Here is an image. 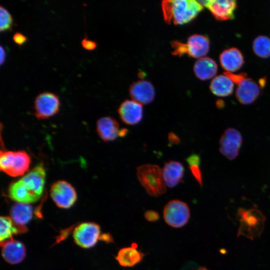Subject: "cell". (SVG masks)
Masks as SVG:
<instances>
[{
  "label": "cell",
  "mask_w": 270,
  "mask_h": 270,
  "mask_svg": "<svg viewBox=\"0 0 270 270\" xmlns=\"http://www.w3.org/2000/svg\"><path fill=\"white\" fill-rule=\"evenodd\" d=\"M33 207L29 204L17 202L10 208V214L14 222L18 225L25 226L32 219Z\"/></svg>",
  "instance_id": "obj_22"
},
{
  "label": "cell",
  "mask_w": 270,
  "mask_h": 270,
  "mask_svg": "<svg viewBox=\"0 0 270 270\" xmlns=\"http://www.w3.org/2000/svg\"><path fill=\"white\" fill-rule=\"evenodd\" d=\"M238 216L240 222L238 236H242L250 239L260 236L263 232L266 218L256 208H239Z\"/></svg>",
  "instance_id": "obj_4"
},
{
  "label": "cell",
  "mask_w": 270,
  "mask_h": 270,
  "mask_svg": "<svg viewBox=\"0 0 270 270\" xmlns=\"http://www.w3.org/2000/svg\"><path fill=\"white\" fill-rule=\"evenodd\" d=\"M14 42L18 44L21 46L27 41L26 36L20 32H16L12 36Z\"/></svg>",
  "instance_id": "obj_30"
},
{
  "label": "cell",
  "mask_w": 270,
  "mask_h": 270,
  "mask_svg": "<svg viewBox=\"0 0 270 270\" xmlns=\"http://www.w3.org/2000/svg\"><path fill=\"white\" fill-rule=\"evenodd\" d=\"M184 168L180 162L170 160L164 163L162 172L166 185L169 188H173L182 180Z\"/></svg>",
  "instance_id": "obj_18"
},
{
  "label": "cell",
  "mask_w": 270,
  "mask_h": 270,
  "mask_svg": "<svg viewBox=\"0 0 270 270\" xmlns=\"http://www.w3.org/2000/svg\"><path fill=\"white\" fill-rule=\"evenodd\" d=\"M128 130L126 128H121L119 132V136L120 137H124L128 133Z\"/></svg>",
  "instance_id": "obj_34"
},
{
  "label": "cell",
  "mask_w": 270,
  "mask_h": 270,
  "mask_svg": "<svg viewBox=\"0 0 270 270\" xmlns=\"http://www.w3.org/2000/svg\"><path fill=\"white\" fill-rule=\"evenodd\" d=\"M100 240H104L107 243L113 242L112 237L109 233L103 234L100 235Z\"/></svg>",
  "instance_id": "obj_32"
},
{
  "label": "cell",
  "mask_w": 270,
  "mask_h": 270,
  "mask_svg": "<svg viewBox=\"0 0 270 270\" xmlns=\"http://www.w3.org/2000/svg\"><path fill=\"white\" fill-rule=\"evenodd\" d=\"M100 226L93 222H84L78 225L73 232L75 243L81 248L93 247L100 239Z\"/></svg>",
  "instance_id": "obj_10"
},
{
  "label": "cell",
  "mask_w": 270,
  "mask_h": 270,
  "mask_svg": "<svg viewBox=\"0 0 270 270\" xmlns=\"http://www.w3.org/2000/svg\"><path fill=\"white\" fill-rule=\"evenodd\" d=\"M168 144L172 145L178 144L180 142L179 137L174 132H170L168 134Z\"/></svg>",
  "instance_id": "obj_31"
},
{
  "label": "cell",
  "mask_w": 270,
  "mask_h": 270,
  "mask_svg": "<svg viewBox=\"0 0 270 270\" xmlns=\"http://www.w3.org/2000/svg\"><path fill=\"white\" fill-rule=\"evenodd\" d=\"M252 49L255 54L262 58L270 57V38L266 36H259L254 40Z\"/></svg>",
  "instance_id": "obj_25"
},
{
  "label": "cell",
  "mask_w": 270,
  "mask_h": 270,
  "mask_svg": "<svg viewBox=\"0 0 270 270\" xmlns=\"http://www.w3.org/2000/svg\"><path fill=\"white\" fill-rule=\"evenodd\" d=\"M172 54L179 56L187 54L194 58H201L208 52L210 46L208 38L200 34L190 36L186 43L174 40L171 44Z\"/></svg>",
  "instance_id": "obj_6"
},
{
  "label": "cell",
  "mask_w": 270,
  "mask_h": 270,
  "mask_svg": "<svg viewBox=\"0 0 270 270\" xmlns=\"http://www.w3.org/2000/svg\"><path fill=\"white\" fill-rule=\"evenodd\" d=\"M81 45L84 48L91 50L95 49L97 47L98 44L96 41L85 37L82 40Z\"/></svg>",
  "instance_id": "obj_28"
},
{
  "label": "cell",
  "mask_w": 270,
  "mask_h": 270,
  "mask_svg": "<svg viewBox=\"0 0 270 270\" xmlns=\"http://www.w3.org/2000/svg\"><path fill=\"white\" fill-rule=\"evenodd\" d=\"M144 73L143 72H139L138 77L140 78H144Z\"/></svg>",
  "instance_id": "obj_35"
},
{
  "label": "cell",
  "mask_w": 270,
  "mask_h": 270,
  "mask_svg": "<svg viewBox=\"0 0 270 270\" xmlns=\"http://www.w3.org/2000/svg\"><path fill=\"white\" fill-rule=\"evenodd\" d=\"M0 32L12 30L13 25L12 16L3 6H0Z\"/></svg>",
  "instance_id": "obj_27"
},
{
  "label": "cell",
  "mask_w": 270,
  "mask_h": 270,
  "mask_svg": "<svg viewBox=\"0 0 270 270\" xmlns=\"http://www.w3.org/2000/svg\"><path fill=\"white\" fill-rule=\"evenodd\" d=\"M220 62L222 68L228 72L238 70L244 64L241 52L236 48L224 50L220 56Z\"/></svg>",
  "instance_id": "obj_19"
},
{
  "label": "cell",
  "mask_w": 270,
  "mask_h": 270,
  "mask_svg": "<svg viewBox=\"0 0 270 270\" xmlns=\"http://www.w3.org/2000/svg\"><path fill=\"white\" fill-rule=\"evenodd\" d=\"M2 256L4 260L12 264L22 262L26 256V248L21 242L12 238L1 242Z\"/></svg>",
  "instance_id": "obj_15"
},
{
  "label": "cell",
  "mask_w": 270,
  "mask_h": 270,
  "mask_svg": "<svg viewBox=\"0 0 270 270\" xmlns=\"http://www.w3.org/2000/svg\"><path fill=\"white\" fill-rule=\"evenodd\" d=\"M60 102L58 96L50 92L40 93L34 101V114L39 120L48 118L56 114L59 110Z\"/></svg>",
  "instance_id": "obj_9"
},
{
  "label": "cell",
  "mask_w": 270,
  "mask_h": 270,
  "mask_svg": "<svg viewBox=\"0 0 270 270\" xmlns=\"http://www.w3.org/2000/svg\"><path fill=\"white\" fill-rule=\"evenodd\" d=\"M242 141V136L238 130L228 128L220 139V150L228 158L234 160L238 155Z\"/></svg>",
  "instance_id": "obj_12"
},
{
  "label": "cell",
  "mask_w": 270,
  "mask_h": 270,
  "mask_svg": "<svg viewBox=\"0 0 270 270\" xmlns=\"http://www.w3.org/2000/svg\"><path fill=\"white\" fill-rule=\"evenodd\" d=\"M234 84L232 81L224 74L218 75L211 81L210 88L212 92L216 96H226L232 92Z\"/></svg>",
  "instance_id": "obj_24"
},
{
  "label": "cell",
  "mask_w": 270,
  "mask_h": 270,
  "mask_svg": "<svg viewBox=\"0 0 270 270\" xmlns=\"http://www.w3.org/2000/svg\"><path fill=\"white\" fill-rule=\"evenodd\" d=\"M163 217L167 224L174 228L184 226L190 218V210L188 204L180 200L169 201L163 210Z\"/></svg>",
  "instance_id": "obj_7"
},
{
  "label": "cell",
  "mask_w": 270,
  "mask_h": 270,
  "mask_svg": "<svg viewBox=\"0 0 270 270\" xmlns=\"http://www.w3.org/2000/svg\"><path fill=\"white\" fill-rule=\"evenodd\" d=\"M217 71L216 63L210 57L204 56L198 59L194 66V72L196 76L202 80L213 78Z\"/></svg>",
  "instance_id": "obj_21"
},
{
  "label": "cell",
  "mask_w": 270,
  "mask_h": 270,
  "mask_svg": "<svg viewBox=\"0 0 270 270\" xmlns=\"http://www.w3.org/2000/svg\"><path fill=\"white\" fill-rule=\"evenodd\" d=\"M208 270V269H206V268H199V269H198V270Z\"/></svg>",
  "instance_id": "obj_36"
},
{
  "label": "cell",
  "mask_w": 270,
  "mask_h": 270,
  "mask_svg": "<svg viewBox=\"0 0 270 270\" xmlns=\"http://www.w3.org/2000/svg\"><path fill=\"white\" fill-rule=\"evenodd\" d=\"M120 124L114 118L110 116H103L96 122V132L99 137L104 142L114 140L119 136Z\"/></svg>",
  "instance_id": "obj_17"
},
{
  "label": "cell",
  "mask_w": 270,
  "mask_h": 270,
  "mask_svg": "<svg viewBox=\"0 0 270 270\" xmlns=\"http://www.w3.org/2000/svg\"><path fill=\"white\" fill-rule=\"evenodd\" d=\"M50 196L56 206L62 208L72 207L77 200V193L74 188L68 182L58 180L51 186Z\"/></svg>",
  "instance_id": "obj_8"
},
{
  "label": "cell",
  "mask_w": 270,
  "mask_h": 270,
  "mask_svg": "<svg viewBox=\"0 0 270 270\" xmlns=\"http://www.w3.org/2000/svg\"><path fill=\"white\" fill-rule=\"evenodd\" d=\"M236 84V96L242 104H249L252 103L260 94V86L247 76L240 80Z\"/></svg>",
  "instance_id": "obj_14"
},
{
  "label": "cell",
  "mask_w": 270,
  "mask_h": 270,
  "mask_svg": "<svg viewBox=\"0 0 270 270\" xmlns=\"http://www.w3.org/2000/svg\"><path fill=\"white\" fill-rule=\"evenodd\" d=\"M0 228V240L2 242L12 238L14 234L26 232L28 230L26 226H21L16 224L11 217L1 216Z\"/></svg>",
  "instance_id": "obj_23"
},
{
  "label": "cell",
  "mask_w": 270,
  "mask_h": 270,
  "mask_svg": "<svg viewBox=\"0 0 270 270\" xmlns=\"http://www.w3.org/2000/svg\"><path fill=\"white\" fill-rule=\"evenodd\" d=\"M46 177L43 164H38L10 186L8 196L19 203L30 204L38 201L44 193Z\"/></svg>",
  "instance_id": "obj_1"
},
{
  "label": "cell",
  "mask_w": 270,
  "mask_h": 270,
  "mask_svg": "<svg viewBox=\"0 0 270 270\" xmlns=\"http://www.w3.org/2000/svg\"><path fill=\"white\" fill-rule=\"evenodd\" d=\"M161 6L164 21L174 25L190 22L204 9L200 1L195 0H164Z\"/></svg>",
  "instance_id": "obj_2"
},
{
  "label": "cell",
  "mask_w": 270,
  "mask_h": 270,
  "mask_svg": "<svg viewBox=\"0 0 270 270\" xmlns=\"http://www.w3.org/2000/svg\"><path fill=\"white\" fill-rule=\"evenodd\" d=\"M136 176L149 195L157 197L166 192V186L162 169L158 165L149 164L140 165L136 168Z\"/></svg>",
  "instance_id": "obj_3"
},
{
  "label": "cell",
  "mask_w": 270,
  "mask_h": 270,
  "mask_svg": "<svg viewBox=\"0 0 270 270\" xmlns=\"http://www.w3.org/2000/svg\"><path fill=\"white\" fill-rule=\"evenodd\" d=\"M118 112L122 122L128 125L137 124L143 118L142 104L132 100L124 101L118 107Z\"/></svg>",
  "instance_id": "obj_13"
},
{
  "label": "cell",
  "mask_w": 270,
  "mask_h": 270,
  "mask_svg": "<svg viewBox=\"0 0 270 270\" xmlns=\"http://www.w3.org/2000/svg\"><path fill=\"white\" fill-rule=\"evenodd\" d=\"M31 160L24 150H1L0 169L12 177L23 176L28 170Z\"/></svg>",
  "instance_id": "obj_5"
},
{
  "label": "cell",
  "mask_w": 270,
  "mask_h": 270,
  "mask_svg": "<svg viewBox=\"0 0 270 270\" xmlns=\"http://www.w3.org/2000/svg\"><path fill=\"white\" fill-rule=\"evenodd\" d=\"M6 51L4 47L2 46H0V64H2L5 60L6 59Z\"/></svg>",
  "instance_id": "obj_33"
},
{
  "label": "cell",
  "mask_w": 270,
  "mask_h": 270,
  "mask_svg": "<svg viewBox=\"0 0 270 270\" xmlns=\"http://www.w3.org/2000/svg\"><path fill=\"white\" fill-rule=\"evenodd\" d=\"M144 254L138 249V244L133 243L130 246L123 248L118 252L116 259L124 267H132L140 263Z\"/></svg>",
  "instance_id": "obj_20"
},
{
  "label": "cell",
  "mask_w": 270,
  "mask_h": 270,
  "mask_svg": "<svg viewBox=\"0 0 270 270\" xmlns=\"http://www.w3.org/2000/svg\"><path fill=\"white\" fill-rule=\"evenodd\" d=\"M186 161L188 164L189 168L193 176L200 186H202V175L200 168V156L196 154H192L187 157Z\"/></svg>",
  "instance_id": "obj_26"
},
{
  "label": "cell",
  "mask_w": 270,
  "mask_h": 270,
  "mask_svg": "<svg viewBox=\"0 0 270 270\" xmlns=\"http://www.w3.org/2000/svg\"><path fill=\"white\" fill-rule=\"evenodd\" d=\"M144 218L150 222H154L158 220L160 215L158 213L154 210H148L144 213Z\"/></svg>",
  "instance_id": "obj_29"
},
{
  "label": "cell",
  "mask_w": 270,
  "mask_h": 270,
  "mask_svg": "<svg viewBox=\"0 0 270 270\" xmlns=\"http://www.w3.org/2000/svg\"><path fill=\"white\" fill-rule=\"evenodd\" d=\"M200 2L208 9L216 20H226L234 17L237 7L235 0H208Z\"/></svg>",
  "instance_id": "obj_11"
},
{
  "label": "cell",
  "mask_w": 270,
  "mask_h": 270,
  "mask_svg": "<svg viewBox=\"0 0 270 270\" xmlns=\"http://www.w3.org/2000/svg\"><path fill=\"white\" fill-rule=\"evenodd\" d=\"M129 93L132 100L142 104L150 103L155 96L154 86L146 80H140L133 82L130 86Z\"/></svg>",
  "instance_id": "obj_16"
}]
</instances>
